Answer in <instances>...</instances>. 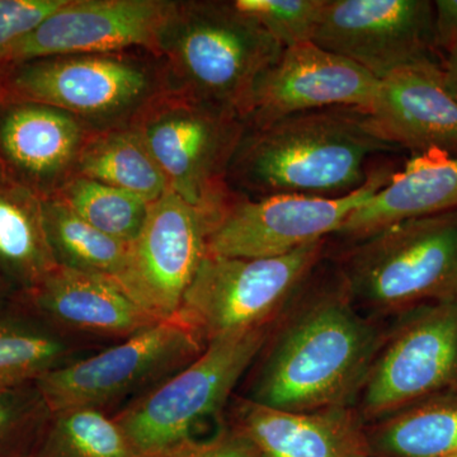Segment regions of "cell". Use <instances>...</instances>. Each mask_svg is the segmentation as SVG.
<instances>
[{"instance_id": "cell-7", "label": "cell", "mask_w": 457, "mask_h": 457, "mask_svg": "<svg viewBox=\"0 0 457 457\" xmlns=\"http://www.w3.org/2000/svg\"><path fill=\"white\" fill-rule=\"evenodd\" d=\"M273 326L213 339L203 353L114 416L139 457L165 455L192 442V432L227 404L253 365Z\"/></svg>"}, {"instance_id": "cell-10", "label": "cell", "mask_w": 457, "mask_h": 457, "mask_svg": "<svg viewBox=\"0 0 457 457\" xmlns=\"http://www.w3.org/2000/svg\"><path fill=\"white\" fill-rule=\"evenodd\" d=\"M457 389V299L422 303L402 312L376 353L362 392V420Z\"/></svg>"}, {"instance_id": "cell-17", "label": "cell", "mask_w": 457, "mask_h": 457, "mask_svg": "<svg viewBox=\"0 0 457 457\" xmlns=\"http://www.w3.org/2000/svg\"><path fill=\"white\" fill-rule=\"evenodd\" d=\"M368 112L376 132L398 150L416 156H457V101L432 57L378 80Z\"/></svg>"}, {"instance_id": "cell-11", "label": "cell", "mask_w": 457, "mask_h": 457, "mask_svg": "<svg viewBox=\"0 0 457 457\" xmlns=\"http://www.w3.org/2000/svg\"><path fill=\"white\" fill-rule=\"evenodd\" d=\"M395 173L392 163L376 165L363 187L339 198L236 195L207 236V254L272 258L327 240Z\"/></svg>"}, {"instance_id": "cell-1", "label": "cell", "mask_w": 457, "mask_h": 457, "mask_svg": "<svg viewBox=\"0 0 457 457\" xmlns=\"http://www.w3.org/2000/svg\"><path fill=\"white\" fill-rule=\"evenodd\" d=\"M321 262L295 299L296 312L267 341L245 399L295 413L359 400L385 335L357 312L337 267L326 275Z\"/></svg>"}, {"instance_id": "cell-5", "label": "cell", "mask_w": 457, "mask_h": 457, "mask_svg": "<svg viewBox=\"0 0 457 457\" xmlns=\"http://www.w3.org/2000/svg\"><path fill=\"white\" fill-rule=\"evenodd\" d=\"M359 308L404 312L457 299V210L408 219L348 243L336 264Z\"/></svg>"}, {"instance_id": "cell-18", "label": "cell", "mask_w": 457, "mask_h": 457, "mask_svg": "<svg viewBox=\"0 0 457 457\" xmlns=\"http://www.w3.org/2000/svg\"><path fill=\"white\" fill-rule=\"evenodd\" d=\"M22 302L56 329L121 338L158 323L107 276L57 266Z\"/></svg>"}, {"instance_id": "cell-35", "label": "cell", "mask_w": 457, "mask_h": 457, "mask_svg": "<svg viewBox=\"0 0 457 457\" xmlns=\"http://www.w3.org/2000/svg\"><path fill=\"white\" fill-rule=\"evenodd\" d=\"M179 450H180V447H179V449L171 451V453H165V455L155 456V457H176L177 453H179Z\"/></svg>"}, {"instance_id": "cell-25", "label": "cell", "mask_w": 457, "mask_h": 457, "mask_svg": "<svg viewBox=\"0 0 457 457\" xmlns=\"http://www.w3.org/2000/svg\"><path fill=\"white\" fill-rule=\"evenodd\" d=\"M45 233L57 266L116 278L130 245L102 233L57 197L42 200Z\"/></svg>"}, {"instance_id": "cell-23", "label": "cell", "mask_w": 457, "mask_h": 457, "mask_svg": "<svg viewBox=\"0 0 457 457\" xmlns=\"http://www.w3.org/2000/svg\"><path fill=\"white\" fill-rule=\"evenodd\" d=\"M77 176L123 189L149 203L170 191L161 168L132 126L93 132L80 155Z\"/></svg>"}, {"instance_id": "cell-22", "label": "cell", "mask_w": 457, "mask_h": 457, "mask_svg": "<svg viewBox=\"0 0 457 457\" xmlns=\"http://www.w3.org/2000/svg\"><path fill=\"white\" fill-rule=\"evenodd\" d=\"M368 440L385 457H445L457 453V389L420 400L376 420Z\"/></svg>"}, {"instance_id": "cell-27", "label": "cell", "mask_w": 457, "mask_h": 457, "mask_svg": "<svg viewBox=\"0 0 457 457\" xmlns=\"http://www.w3.org/2000/svg\"><path fill=\"white\" fill-rule=\"evenodd\" d=\"M54 197L92 227L128 245L139 236L152 204L123 189L78 176Z\"/></svg>"}, {"instance_id": "cell-6", "label": "cell", "mask_w": 457, "mask_h": 457, "mask_svg": "<svg viewBox=\"0 0 457 457\" xmlns=\"http://www.w3.org/2000/svg\"><path fill=\"white\" fill-rule=\"evenodd\" d=\"M131 126L161 168L170 191L203 212L212 228L236 197L228 173L246 131L242 116L168 88Z\"/></svg>"}, {"instance_id": "cell-29", "label": "cell", "mask_w": 457, "mask_h": 457, "mask_svg": "<svg viewBox=\"0 0 457 457\" xmlns=\"http://www.w3.org/2000/svg\"><path fill=\"white\" fill-rule=\"evenodd\" d=\"M51 413L35 385L0 393V457L46 426Z\"/></svg>"}, {"instance_id": "cell-31", "label": "cell", "mask_w": 457, "mask_h": 457, "mask_svg": "<svg viewBox=\"0 0 457 457\" xmlns=\"http://www.w3.org/2000/svg\"><path fill=\"white\" fill-rule=\"evenodd\" d=\"M176 457H260L254 445L237 427L224 429L204 442H189L180 447Z\"/></svg>"}, {"instance_id": "cell-16", "label": "cell", "mask_w": 457, "mask_h": 457, "mask_svg": "<svg viewBox=\"0 0 457 457\" xmlns=\"http://www.w3.org/2000/svg\"><path fill=\"white\" fill-rule=\"evenodd\" d=\"M93 132L60 108L0 98V170L41 200L54 197L77 177Z\"/></svg>"}, {"instance_id": "cell-13", "label": "cell", "mask_w": 457, "mask_h": 457, "mask_svg": "<svg viewBox=\"0 0 457 457\" xmlns=\"http://www.w3.org/2000/svg\"><path fill=\"white\" fill-rule=\"evenodd\" d=\"M312 42L380 80L402 66L432 57L433 2L326 0Z\"/></svg>"}, {"instance_id": "cell-14", "label": "cell", "mask_w": 457, "mask_h": 457, "mask_svg": "<svg viewBox=\"0 0 457 457\" xmlns=\"http://www.w3.org/2000/svg\"><path fill=\"white\" fill-rule=\"evenodd\" d=\"M176 5L174 0H68L14 44L0 65L71 54L147 51L158 56Z\"/></svg>"}, {"instance_id": "cell-32", "label": "cell", "mask_w": 457, "mask_h": 457, "mask_svg": "<svg viewBox=\"0 0 457 457\" xmlns=\"http://www.w3.org/2000/svg\"><path fill=\"white\" fill-rule=\"evenodd\" d=\"M433 35L435 50L445 55L457 47V0L433 2Z\"/></svg>"}, {"instance_id": "cell-3", "label": "cell", "mask_w": 457, "mask_h": 457, "mask_svg": "<svg viewBox=\"0 0 457 457\" xmlns=\"http://www.w3.org/2000/svg\"><path fill=\"white\" fill-rule=\"evenodd\" d=\"M284 47L233 0L177 2L161 40L168 88L240 116Z\"/></svg>"}, {"instance_id": "cell-4", "label": "cell", "mask_w": 457, "mask_h": 457, "mask_svg": "<svg viewBox=\"0 0 457 457\" xmlns=\"http://www.w3.org/2000/svg\"><path fill=\"white\" fill-rule=\"evenodd\" d=\"M167 89L163 59L147 51L71 54L0 65V98L60 108L95 132L131 126Z\"/></svg>"}, {"instance_id": "cell-2", "label": "cell", "mask_w": 457, "mask_h": 457, "mask_svg": "<svg viewBox=\"0 0 457 457\" xmlns=\"http://www.w3.org/2000/svg\"><path fill=\"white\" fill-rule=\"evenodd\" d=\"M398 152L376 132L368 111L328 107L290 114L243 135L228 173L234 195L339 198L363 187L370 159Z\"/></svg>"}, {"instance_id": "cell-20", "label": "cell", "mask_w": 457, "mask_h": 457, "mask_svg": "<svg viewBox=\"0 0 457 457\" xmlns=\"http://www.w3.org/2000/svg\"><path fill=\"white\" fill-rule=\"evenodd\" d=\"M457 210V156H414L352 213L336 236L354 242L408 219Z\"/></svg>"}, {"instance_id": "cell-19", "label": "cell", "mask_w": 457, "mask_h": 457, "mask_svg": "<svg viewBox=\"0 0 457 457\" xmlns=\"http://www.w3.org/2000/svg\"><path fill=\"white\" fill-rule=\"evenodd\" d=\"M234 416L260 457H372L362 418L353 408L295 413L243 398Z\"/></svg>"}, {"instance_id": "cell-36", "label": "cell", "mask_w": 457, "mask_h": 457, "mask_svg": "<svg viewBox=\"0 0 457 457\" xmlns=\"http://www.w3.org/2000/svg\"><path fill=\"white\" fill-rule=\"evenodd\" d=\"M445 457H457V453H451V455H447V456H445Z\"/></svg>"}, {"instance_id": "cell-9", "label": "cell", "mask_w": 457, "mask_h": 457, "mask_svg": "<svg viewBox=\"0 0 457 457\" xmlns=\"http://www.w3.org/2000/svg\"><path fill=\"white\" fill-rule=\"evenodd\" d=\"M204 345L179 319L161 320L121 342L65 363L35 384L51 414L74 408L104 411L149 392L200 356Z\"/></svg>"}, {"instance_id": "cell-33", "label": "cell", "mask_w": 457, "mask_h": 457, "mask_svg": "<svg viewBox=\"0 0 457 457\" xmlns=\"http://www.w3.org/2000/svg\"><path fill=\"white\" fill-rule=\"evenodd\" d=\"M442 74L446 89L457 101V47L445 55L441 64Z\"/></svg>"}, {"instance_id": "cell-26", "label": "cell", "mask_w": 457, "mask_h": 457, "mask_svg": "<svg viewBox=\"0 0 457 457\" xmlns=\"http://www.w3.org/2000/svg\"><path fill=\"white\" fill-rule=\"evenodd\" d=\"M32 457H139L106 411L74 408L51 414Z\"/></svg>"}, {"instance_id": "cell-8", "label": "cell", "mask_w": 457, "mask_h": 457, "mask_svg": "<svg viewBox=\"0 0 457 457\" xmlns=\"http://www.w3.org/2000/svg\"><path fill=\"white\" fill-rule=\"evenodd\" d=\"M327 240L272 258L206 254L176 319L204 347L221 337L273 326L324 260Z\"/></svg>"}, {"instance_id": "cell-21", "label": "cell", "mask_w": 457, "mask_h": 457, "mask_svg": "<svg viewBox=\"0 0 457 457\" xmlns=\"http://www.w3.org/2000/svg\"><path fill=\"white\" fill-rule=\"evenodd\" d=\"M56 267L41 198L0 170V284L22 299Z\"/></svg>"}, {"instance_id": "cell-12", "label": "cell", "mask_w": 457, "mask_h": 457, "mask_svg": "<svg viewBox=\"0 0 457 457\" xmlns=\"http://www.w3.org/2000/svg\"><path fill=\"white\" fill-rule=\"evenodd\" d=\"M210 228L203 212L168 191L150 204L145 224L114 281L158 320L176 318L206 257Z\"/></svg>"}, {"instance_id": "cell-15", "label": "cell", "mask_w": 457, "mask_h": 457, "mask_svg": "<svg viewBox=\"0 0 457 457\" xmlns=\"http://www.w3.org/2000/svg\"><path fill=\"white\" fill-rule=\"evenodd\" d=\"M378 79L345 57L314 42L286 47L261 75L243 111L246 128L328 107L369 111Z\"/></svg>"}, {"instance_id": "cell-30", "label": "cell", "mask_w": 457, "mask_h": 457, "mask_svg": "<svg viewBox=\"0 0 457 457\" xmlns=\"http://www.w3.org/2000/svg\"><path fill=\"white\" fill-rule=\"evenodd\" d=\"M68 0H0V62L11 47Z\"/></svg>"}, {"instance_id": "cell-28", "label": "cell", "mask_w": 457, "mask_h": 457, "mask_svg": "<svg viewBox=\"0 0 457 457\" xmlns=\"http://www.w3.org/2000/svg\"><path fill=\"white\" fill-rule=\"evenodd\" d=\"M286 47L312 42L326 0H233Z\"/></svg>"}, {"instance_id": "cell-34", "label": "cell", "mask_w": 457, "mask_h": 457, "mask_svg": "<svg viewBox=\"0 0 457 457\" xmlns=\"http://www.w3.org/2000/svg\"><path fill=\"white\" fill-rule=\"evenodd\" d=\"M11 295L5 290L4 286L0 284V312L4 311L5 305H7L8 300L11 299Z\"/></svg>"}, {"instance_id": "cell-24", "label": "cell", "mask_w": 457, "mask_h": 457, "mask_svg": "<svg viewBox=\"0 0 457 457\" xmlns=\"http://www.w3.org/2000/svg\"><path fill=\"white\" fill-rule=\"evenodd\" d=\"M74 347L40 317L0 312V393L35 385L71 362Z\"/></svg>"}]
</instances>
